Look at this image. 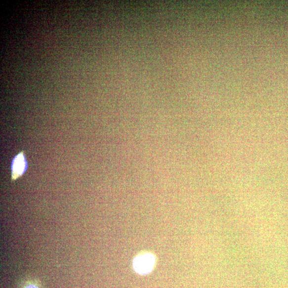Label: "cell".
<instances>
[{
  "instance_id": "6da1fadb",
  "label": "cell",
  "mask_w": 288,
  "mask_h": 288,
  "mask_svg": "<svg viewBox=\"0 0 288 288\" xmlns=\"http://www.w3.org/2000/svg\"><path fill=\"white\" fill-rule=\"evenodd\" d=\"M156 263V258L152 254L145 253L137 256L133 260V266L135 271L145 275L150 273L153 270Z\"/></svg>"
},
{
  "instance_id": "7a4b0ae2",
  "label": "cell",
  "mask_w": 288,
  "mask_h": 288,
  "mask_svg": "<svg viewBox=\"0 0 288 288\" xmlns=\"http://www.w3.org/2000/svg\"><path fill=\"white\" fill-rule=\"evenodd\" d=\"M28 168V164L25 157L24 152L22 151L19 153L14 159H13L12 165V180H15L22 176Z\"/></svg>"
},
{
  "instance_id": "3957f363",
  "label": "cell",
  "mask_w": 288,
  "mask_h": 288,
  "mask_svg": "<svg viewBox=\"0 0 288 288\" xmlns=\"http://www.w3.org/2000/svg\"><path fill=\"white\" fill-rule=\"evenodd\" d=\"M26 288H39L34 285H30L28 287H27Z\"/></svg>"
}]
</instances>
